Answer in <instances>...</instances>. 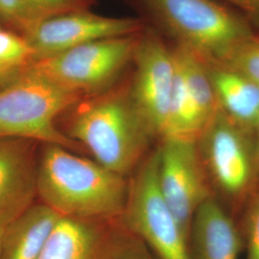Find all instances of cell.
<instances>
[{
    "mask_svg": "<svg viewBox=\"0 0 259 259\" xmlns=\"http://www.w3.org/2000/svg\"><path fill=\"white\" fill-rule=\"evenodd\" d=\"M66 147L47 144L36 174L42 204L62 217L112 219L122 216L129 185L124 177Z\"/></svg>",
    "mask_w": 259,
    "mask_h": 259,
    "instance_id": "obj_1",
    "label": "cell"
},
{
    "mask_svg": "<svg viewBox=\"0 0 259 259\" xmlns=\"http://www.w3.org/2000/svg\"><path fill=\"white\" fill-rule=\"evenodd\" d=\"M69 133L95 161L125 176L136 166L152 136L130 93H109L83 103L75 111Z\"/></svg>",
    "mask_w": 259,
    "mask_h": 259,
    "instance_id": "obj_2",
    "label": "cell"
},
{
    "mask_svg": "<svg viewBox=\"0 0 259 259\" xmlns=\"http://www.w3.org/2000/svg\"><path fill=\"white\" fill-rule=\"evenodd\" d=\"M161 24L207 63L220 64L253 37L248 23L213 0H144Z\"/></svg>",
    "mask_w": 259,
    "mask_h": 259,
    "instance_id": "obj_3",
    "label": "cell"
},
{
    "mask_svg": "<svg viewBox=\"0 0 259 259\" xmlns=\"http://www.w3.org/2000/svg\"><path fill=\"white\" fill-rule=\"evenodd\" d=\"M80 97L29 67L18 81L0 90V138L68 147L71 141L56 127V119Z\"/></svg>",
    "mask_w": 259,
    "mask_h": 259,
    "instance_id": "obj_4",
    "label": "cell"
},
{
    "mask_svg": "<svg viewBox=\"0 0 259 259\" xmlns=\"http://www.w3.org/2000/svg\"><path fill=\"white\" fill-rule=\"evenodd\" d=\"M121 218L157 259H190L189 239L159 187L157 151L131 182Z\"/></svg>",
    "mask_w": 259,
    "mask_h": 259,
    "instance_id": "obj_5",
    "label": "cell"
},
{
    "mask_svg": "<svg viewBox=\"0 0 259 259\" xmlns=\"http://www.w3.org/2000/svg\"><path fill=\"white\" fill-rule=\"evenodd\" d=\"M139 37H110L34 62L30 69L78 93H95L112 83L134 60Z\"/></svg>",
    "mask_w": 259,
    "mask_h": 259,
    "instance_id": "obj_6",
    "label": "cell"
},
{
    "mask_svg": "<svg viewBox=\"0 0 259 259\" xmlns=\"http://www.w3.org/2000/svg\"><path fill=\"white\" fill-rule=\"evenodd\" d=\"M112 219L61 217L38 259H154L122 218Z\"/></svg>",
    "mask_w": 259,
    "mask_h": 259,
    "instance_id": "obj_7",
    "label": "cell"
},
{
    "mask_svg": "<svg viewBox=\"0 0 259 259\" xmlns=\"http://www.w3.org/2000/svg\"><path fill=\"white\" fill-rule=\"evenodd\" d=\"M157 154L160 190L190 239L195 213L210 198L197 140L162 139Z\"/></svg>",
    "mask_w": 259,
    "mask_h": 259,
    "instance_id": "obj_8",
    "label": "cell"
},
{
    "mask_svg": "<svg viewBox=\"0 0 259 259\" xmlns=\"http://www.w3.org/2000/svg\"><path fill=\"white\" fill-rule=\"evenodd\" d=\"M136 71L131 99L152 136L163 139L176 78L174 51L158 37H139L134 56Z\"/></svg>",
    "mask_w": 259,
    "mask_h": 259,
    "instance_id": "obj_9",
    "label": "cell"
},
{
    "mask_svg": "<svg viewBox=\"0 0 259 259\" xmlns=\"http://www.w3.org/2000/svg\"><path fill=\"white\" fill-rule=\"evenodd\" d=\"M141 27L138 19L103 17L84 10L40 19L23 37L36 62L95 40L137 35Z\"/></svg>",
    "mask_w": 259,
    "mask_h": 259,
    "instance_id": "obj_10",
    "label": "cell"
},
{
    "mask_svg": "<svg viewBox=\"0 0 259 259\" xmlns=\"http://www.w3.org/2000/svg\"><path fill=\"white\" fill-rule=\"evenodd\" d=\"M245 131L219 110L198 139L204 165L227 194H240L250 183L252 161Z\"/></svg>",
    "mask_w": 259,
    "mask_h": 259,
    "instance_id": "obj_11",
    "label": "cell"
},
{
    "mask_svg": "<svg viewBox=\"0 0 259 259\" xmlns=\"http://www.w3.org/2000/svg\"><path fill=\"white\" fill-rule=\"evenodd\" d=\"M36 174L19 140L0 138V225L7 227L32 205Z\"/></svg>",
    "mask_w": 259,
    "mask_h": 259,
    "instance_id": "obj_12",
    "label": "cell"
},
{
    "mask_svg": "<svg viewBox=\"0 0 259 259\" xmlns=\"http://www.w3.org/2000/svg\"><path fill=\"white\" fill-rule=\"evenodd\" d=\"M241 238L232 219L208 198L195 213L189 239L190 259H238Z\"/></svg>",
    "mask_w": 259,
    "mask_h": 259,
    "instance_id": "obj_13",
    "label": "cell"
},
{
    "mask_svg": "<svg viewBox=\"0 0 259 259\" xmlns=\"http://www.w3.org/2000/svg\"><path fill=\"white\" fill-rule=\"evenodd\" d=\"M61 217L47 204H32L5 228L1 259L39 258Z\"/></svg>",
    "mask_w": 259,
    "mask_h": 259,
    "instance_id": "obj_14",
    "label": "cell"
},
{
    "mask_svg": "<svg viewBox=\"0 0 259 259\" xmlns=\"http://www.w3.org/2000/svg\"><path fill=\"white\" fill-rule=\"evenodd\" d=\"M205 64L220 110L243 129H254L259 117L258 85L223 65Z\"/></svg>",
    "mask_w": 259,
    "mask_h": 259,
    "instance_id": "obj_15",
    "label": "cell"
},
{
    "mask_svg": "<svg viewBox=\"0 0 259 259\" xmlns=\"http://www.w3.org/2000/svg\"><path fill=\"white\" fill-rule=\"evenodd\" d=\"M215 64V63H214ZM217 65L230 68L259 87V39L254 37L236 47Z\"/></svg>",
    "mask_w": 259,
    "mask_h": 259,
    "instance_id": "obj_16",
    "label": "cell"
},
{
    "mask_svg": "<svg viewBox=\"0 0 259 259\" xmlns=\"http://www.w3.org/2000/svg\"><path fill=\"white\" fill-rule=\"evenodd\" d=\"M0 62L6 65L30 67L35 55L25 37L0 30Z\"/></svg>",
    "mask_w": 259,
    "mask_h": 259,
    "instance_id": "obj_17",
    "label": "cell"
},
{
    "mask_svg": "<svg viewBox=\"0 0 259 259\" xmlns=\"http://www.w3.org/2000/svg\"><path fill=\"white\" fill-rule=\"evenodd\" d=\"M0 19L23 34L37 22L26 0H0Z\"/></svg>",
    "mask_w": 259,
    "mask_h": 259,
    "instance_id": "obj_18",
    "label": "cell"
},
{
    "mask_svg": "<svg viewBox=\"0 0 259 259\" xmlns=\"http://www.w3.org/2000/svg\"><path fill=\"white\" fill-rule=\"evenodd\" d=\"M37 21L57 15L84 11L88 0H26Z\"/></svg>",
    "mask_w": 259,
    "mask_h": 259,
    "instance_id": "obj_19",
    "label": "cell"
},
{
    "mask_svg": "<svg viewBox=\"0 0 259 259\" xmlns=\"http://www.w3.org/2000/svg\"><path fill=\"white\" fill-rule=\"evenodd\" d=\"M246 259H259V193L250 206L246 228Z\"/></svg>",
    "mask_w": 259,
    "mask_h": 259,
    "instance_id": "obj_20",
    "label": "cell"
},
{
    "mask_svg": "<svg viewBox=\"0 0 259 259\" xmlns=\"http://www.w3.org/2000/svg\"><path fill=\"white\" fill-rule=\"evenodd\" d=\"M29 67L6 65L0 62V90L15 83L28 71Z\"/></svg>",
    "mask_w": 259,
    "mask_h": 259,
    "instance_id": "obj_21",
    "label": "cell"
},
{
    "mask_svg": "<svg viewBox=\"0 0 259 259\" xmlns=\"http://www.w3.org/2000/svg\"><path fill=\"white\" fill-rule=\"evenodd\" d=\"M244 12L259 25V0H226Z\"/></svg>",
    "mask_w": 259,
    "mask_h": 259,
    "instance_id": "obj_22",
    "label": "cell"
},
{
    "mask_svg": "<svg viewBox=\"0 0 259 259\" xmlns=\"http://www.w3.org/2000/svg\"><path fill=\"white\" fill-rule=\"evenodd\" d=\"M5 228L6 227L0 225V259L2 258V248H3V238L5 233Z\"/></svg>",
    "mask_w": 259,
    "mask_h": 259,
    "instance_id": "obj_23",
    "label": "cell"
},
{
    "mask_svg": "<svg viewBox=\"0 0 259 259\" xmlns=\"http://www.w3.org/2000/svg\"><path fill=\"white\" fill-rule=\"evenodd\" d=\"M254 129L256 131V136H257V153H258L259 156V117L258 119H257V122H256V124H255Z\"/></svg>",
    "mask_w": 259,
    "mask_h": 259,
    "instance_id": "obj_24",
    "label": "cell"
}]
</instances>
